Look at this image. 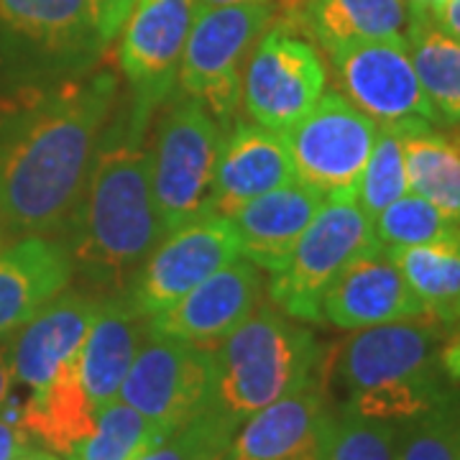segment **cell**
I'll list each match as a JSON object with an SVG mask.
<instances>
[{"mask_svg": "<svg viewBox=\"0 0 460 460\" xmlns=\"http://www.w3.org/2000/svg\"><path fill=\"white\" fill-rule=\"evenodd\" d=\"M118 98V77L93 66L0 102V228L11 238L69 233Z\"/></svg>", "mask_w": 460, "mask_h": 460, "instance_id": "6da1fadb", "label": "cell"}, {"mask_svg": "<svg viewBox=\"0 0 460 460\" xmlns=\"http://www.w3.org/2000/svg\"><path fill=\"white\" fill-rule=\"evenodd\" d=\"M151 115L131 93L118 98L69 226L72 263L102 287H123L162 241L151 195Z\"/></svg>", "mask_w": 460, "mask_h": 460, "instance_id": "7a4b0ae2", "label": "cell"}, {"mask_svg": "<svg viewBox=\"0 0 460 460\" xmlns=\"http://www.w3.org/2000/svg\"><path fill=\"white\" fill-rule=\"evenodd\" d=\"M445 335L447 325L432 314L356 330L332 366L345 410L404 425L447 402L456 392L443 366Z\"/></svg>", "mask_w": 460, "mask_h": 460, "instance_id": "3957f363", "label": "cell"}, {"mask_svg": "<svg viewBox=\"0 0 460 460\" xmlns=\"http://www.w3.org/2000/svg\"><path fill=\"white\" fill-rule=\"evenodd\" d=\"M325 371V353L313 330L259 302L238 328L213 345V407L233 428L253 411L292 394Z\"/></svg>", "mask_w": 460, "mask_h": 460, "instance_id": "277c9868", "label": "cell"}, {"mask_svg": "<svg viewBox=\"0 0 460 460\" xmlns=\"http://www.w3.org/2000/svg\"><path fill=\"white\" fill-rule=\"evenodd\" d=\"M105 47L90 0H0V66L26 83L83 75Z\"/></svg>", "mask_w": 460, "mask_h": 460, "instance_id": "5b68a950", "label": "cell"}, {"mask_svg": "<svg viewBox=\"0 0 460 460\" xmlns=\"http://www.w3.org/2000/svg\"><path fill=\"white\" fill-rule=\"evenodd\" d=\"M220 141L215 115L198 100L180 95L162 113L151 141V195L162 238L213 213Z\"/></svg>", "mask_w": 460, "mask_h": 460, "instance_id": "8992f818", "label": "cell"}, {"mask_svg": "<svg viewBox=\"0 0 460 460\" xmlns=\"http://www.w3.org/2000/svg\"><path fill=\"white\" fill-rule=\"evenodd\" d=\"M269 23L271 3L198 5L177 75L180 95L202 102L217 123H228L241 108L251 47Z\"/></svg>", "mask_w": 460, "mask_h": 460, "instance_id": "52a82bcc", "label": "cell"}, {"mask_svg": "<svg viewBox=\"0 0 460 460\" xmlns=\"http://www.w3.org/2000/svg\"><path fill=\"white\" fill-rule=\"evenodd\" d=\"M378 246L371 217L356 198L323 202L289 263L274 274L271 302L299 323H323V296L361 253Z\"/></svg>", "mask_w": 460, "mask_h": 460, "instance_id": "ba28073f", "label": "cell"}, {"mask_svg": "<svg viewBox=\"0 0 460 460\" xmlns=\"http://www.w3.org/2000/svg\"><path fill=\"white\" fill-rule=\"evenodd\" d=\"M378 126L341 93H323L307 113L284 131L295 181L325 199L356 198Z\"/></svg>", "mask_w": 460, "mask_h": 460, "instance_id": "9c48e42d", "label": "cell"}, {"mask_svg": "<svg viewBox=\"0 0 460 460\" xmlns=\"http://www.w3.org/2000/svg\"><path fill=\"white\" fill-rule=\"evenodd\" d=\"M118 399L166 432L213 407V348L148 332Z\"/></svg>", "mask_w": 460, "mask_h": 460, "instance_id": "30bf717a", "label": "cell"}, {"mask_svg": "<svg viewBox=\"0 0 460 460\" xmlns=\"http://www.w3.org/2000/svg\"><path fill=\"white\" fill-rule=\"evenodd\" d=\"M241 256V243L226 215H202L166 233L148 251L128 287V305L141 317L164 313L199 281Z\"/></svg>", "mask_w": 460, "mask_h": 460, "instance_id": "8fae6325", "label": "cell"}, {"mask_svg": "<svg viewBox=\"0 0 460 460\" xmlns=\"http://www.w3.org/2000/svg\"><path fill=\"white\" fill-rule=\"evenodd\" d=\"M325 83L313 44L287 29H266L246 62L241 105L253 123L284 133L320 100Z\"/></svg>", "mask_w": 460, "mask_h": 460, "instance_id": "7c38bea8", "label": "cell"}, {"mask_svg": "<svg viewBox=\"0 0 460 460\" xmlns=\"http://www.w3.org/2000/svg\"><path fill=\"white\" fill-rule=\"evenodd\" d=\"M328 54L343 90L341 95L376 126H396L407 120L438 123V115L414 72L404 36L345 44Z\"/></svg>", "mask_w": 460, "mask_h": 460, "instance_id": "4fadbf2b", "label": "cell"}, {"mask_svg": "<svg viewBox=\"0 0 460 460\" xmlns=\"http://www.w3.org/2000/svg\"><path fill=\"white\" fill-rule=\"evenodd\" d=\"M199 0H136L120 29L118 66L133 100L156 113L172 95Z\"/></svg>", "mask_w": 460, "mask_h": 460, "instance_id": "5bb4252c", "label": "cell"}, {"mask_svg": "<svg viewBox=\"0 0 460 460\" xmlns=\"http://www.w3.org/2000/svg\"><path fill=\"white\" fill-rule=\"evenodd\" d=\"M261 271L243 256L226 263L164 313L148 317V332L213 348L261 302Z\"/></svg>", "mask_w": 460, "mask_h": 460, "instance_id": "9a60e30c", "label": "cell"}, {"mask_svg": "<svg viewBox=\"0 0 460 460\" xmlns=\"http://www.w3.org/2000/svg\"><path fill=\"white\" fill-rule=\"evenodd\" d=\"M320 310L325 323L341 330L374 328L428 314L381 243L361 253L330 284Z\"/></svg>", "mask_w": 460, "mask_h": 460, "instance_id": "2e32d148", "label": "cell"}, {"mask_svg": "<svg viewBox=\"0 0 460 460\" xmlns=\"http://www.w3.org/2000/svg\"><path fill=\"white\" fill-rule=\"evenodd\" d=\"M102 299L83 292H59L5 338L13 381L39 392L75 358L98 317Z\"/></svg>", "mask_w": 460, "mask_h": 460, "instance_id": "e0dca14e", "label": "cell"}, {"mask_svg": "<svg viewBox=\"0 0 460 460\" xmlns=\"http://www.w3.org/2000/svg\"><path fill=\"white\" fill-rule=\"evenodd\" d=\"M295 181L284 133L253 120H238L220 141L215 162L213 213L230 217L251 199Z\"/></svg>", "mask_w": 460, "mask_h": 460, "instance_id": "ac0fdd59", "label": "cell"}, {"mask_svg": "<svg viewBox=\"0 0 460 460\" xmlns=\"http://www.w3.org/2000/svg\"><path fill=\"white\" fill-rule=\"evenodd\" d=\"M325 381L323 371L292 394L253 411L235 429L223 460H289L320 443L330 420Z\"/></svg>", "mask_w": 460, "mask_h": 460, "instance_id": "d6986e66", "label": "cell"}, {"mask_svg": "<svg viewBox=\"0 0 460 460\" xmlns=\"http://www.w3.org/2000/svg\"><path fill=\"white\" fill-rule=\"evenodd\" d=\"M72 274V256L54 238H13L0 248V341L65 292Z\"/></svg>", "mask_w": 460, "mask_h": 460, "instance_id": "ffe728a7", "label": "cell"}, {"mask_svg": "<svg viewBox=\"0 0 460 460\" xmlns=\"http://www.w3.org/2000/svg\"><path fill=\"white\" fill-rule=\"evenodd\" d=\"M323 202V195L299 181L251 199L238 213L230 215L241 243V256L263 271H281Z\"/></svg>", "mask_w": 460, "mask_h": 460, "instance_id": "44dd1931", "label": "cell"}, {"mask_svg": "<svg viewBox=\"0 0 460 460\" xmlns=\"http://www.w3.org/2000/svg\"><path fill=\"white\" fill-rule=\"evenodd\" d=\"M148 335V317L133 310L126 296L102 299L98 317L75 353L72 366L95 411L118 399L120 384Z\"/></svg>", "mask_w": 460, "mask_h": 460, "instance_id": "7402d4cb", "label": "cell"}, {"mask_svg": "<svg viewBox=\"0 0 460 460\" xmlns=\"http://www.w3.org/2000/svg\"><path fill=\"white\" fill-rule=\"evenodd\" d=\"M404 144L410 192L432 202L460 228V126L438 131L432 120L396 123Z\"/></svg>", "mask_w": 460, "mask_h": 460, "instance_id": "603a6c76", "label": "cell"}, {"mask_svg": "<svg viewBox=\"0 0 460 460\" xmlns=\"http://www.w3.org/2000/svg\"><path fill=\"white\" fill-rule=\"evenodd\" d=\"M95 422L98 411L84 396L72 361H66L44 389L31 392L18 417V425L33 440H41L62 458L75 453V447L95 429Z\"/></svg>", "mask_w": 460, "mask_h": 460, "instance_id": "cb8c5ba5", "label": "cell"}, {"mask_svg": "<svg viewBox=\"0 0 460 460\" xmlns=\"http://www.w3.org/2000/svg\"><path fill=\"white\" fill-rule=\"evenodd\" d=\"M404 39L438 123L460 126V41L417 8H410Z\"/></svg>", "mask_w": 460, "mask_h": 460, "instance_id": "d4e9b609", "label": "cell"}, {"mask_svg": "<svg viewBox=\"0 0 460 460\" xmlns=\"http://www.w3.org/2000/svg\"><path fill=\"white\" fill-rule=\"evenodd\" d=\"M422 302L425 313L450 325L460 323V230L411 248H386Z\"/></svg>", "mask_w": 460, "mask_h": 460, "instance_id": "484cf974", "label": "cell"}, {"mask_svg": "<svg viewBox=\"0 0 460 460\" xmlns=\"http://www.w3.org/2000/svg\"><path fill=\"white\" fill-rule=\"evenodd\" d=\"M407 18V0H307V26L325 51L399 39L404 36Z\"/></svg>", "mask_w": 460, "mask_h": 460, "instance_id": "4316f807", "label": "cell"}, {"mask_svg": "<svg viewBox=\"0 0 460 460\" xmlns=\"http://www.w3.org/2000/svg\"><path fill=\"white\" fill-rule=\"evenodd\" d=\"M166 429L141 411L115 399L98 414L95 429L75 447L66 460H136L148 447L164 440Z\"/></svg>", "mask_w": 460, "mask_h": 460, "instance_id": "83f0119b", "label": "cell"}, {"mask_svg": "<svg viewBox=\"0 0 460 460\" xmlns=\"http://www.w3.org/2000/svg\"><path fill=\"white\" fill-rule=\"evenodd\" d=\"M402 425L363 417L358 411H330L320 435V460H396Z\"/></svg>", "mask_w": 460, "mask_h": 460, "instance_id": "f1b7e54d", "label": "cell"}, {"mask_svg": "<svg viewBox=\"0 0 460 460\" xmlns=\"http://www.w3.org/2000/svg\"><path fill=\"white\" fill-rule=\"evenodd\" d=\"M407 192H410V180H407L402 136L396 126H378L376 144L371 148V156L363 169L356 199L363 213L374 220L386 205H392Z\"/></svg>", "mask_w": 460, "mask_h": 460, "instance_id": "f546056e", "label": "cell"}, {"mask_svg": "<svg viewBox=\"0 0 460 460\" xmlns=\"http://www.w3.org/2000/svg\"><path fill=\"white\" fill-rule=\"evenodd\" d=\"M371 223L376 241L384 248L422 246L460 230L432 202L414 192H407L386 205Z\"/></svg>", "mask_w": 460, "mask_h": 460, "instance_id": "4dcf8cb0", "label": "cell"}, {"mask_svg": "<svg viewBox=\"0 0 460 460\" xmlns=\"http://www.w3.org/2000/svg\"><path fill=\"white\" fill-rule=\"evenodd\" d=\"M396 460H460L458 394L402 425Z\"/></svg>", "mask_w": 460, "mask_h": 460, "instance_id": "1f68e13d", "label": "cell"}, {"mask_svg": "<svg viewBox=\"0 0 460 460\" xmlns=\"http://www.w3.org/2000/svg\"><path fill=\"white\" fill-rule=\"evenodd\" d=\"M235 429L238 428H233L217 411L208 410L192 422L169 432L162 443L148 447L136 460H223Z\"/></svg>", "mask_w": 460, "mask_h": 460, "instance_id": "d6a6232c", "label": "cell"}, {"mask_svg": "<svg viewBox=\"0 0 460 460\" xmlns=\"http://www.w3.org/2000/svg\"><path fill=\"white\" fill-rule=\"evenodd\" d=\"M136 0H90L93 16L98 23V31L105 44H111L115 36L120 33L126 18L131 13Z\"/></svg>", "mask_w": 460, "mask_h": 460, "instance_id": "836d02e7", "label": "cell"}, {"mask_svg": "<svg viewBox=\"0 0 460 460\" xmlns=\"http://www.w3.org/2000/svg\"><path fill=\"white\" fill-rule=\"evenodd\" d=\"M29 445H33V438L18 425V420L0 417V460H16Z\"/></svg>", "mask_w": 460, "mask_h": 460, "instance_id": "e575fe53", "label": "cell"}, {"mask_svg": "<svg viewBox=\"0 0 460 460\" xmlns=\"http://www.w3.org/2000/svg\"><path fill=\"white\" fill-rule=\"evenodd\" d=\"M429 16L445 33H450L453 39L460 41V0H445L443 5L438 11H432Z\"/></svg>", "mask_w": 460, "mask_h": 460, "instance_id": "d590c367", "label": "cell"}, {"mask_svg": "<svg viewBox=\"0 0 460 460\" xmlns=\"http://www.w3.org/2000/svg\"><path fill=\"white\" fill-rule=\"evenodd\" d=\"M13 371H11V361H8V345L5 341H0V411L8 407L11 394H13Z\"/></svg>", "mask_w": 460, "mask_h": 460, "instance_id": "8d00e7d4", "label": "cell"}, {"mask_svg": "<svg viewBox=\"0 0 460 460\" xmlns=\"http://www.w3.org/2000/svg\"><path fill=\"white\" fill-rule=\"evenodd\" d=\"M445 0H407V8H417V11H438L440 5H443Z\"/></svg>", "mask_w": 460, "mask_h": 460, "instance_id": "74e56055", "label": "cell"}, {"mask_svg": "<svg viewBox=\"0 0 460 460\" xmlns=\"http://www.w3.org/2000/svg\"><path fill=\"white\" fill-rule=\"evenodd\" d=\"M248 3H271V0H199V5H248Z\"/></svg>", "mask_w": 460, "mask_h": 460, "instance_id": "f35d334b", "label": "cell"}, {"mask_svg": "<svg viewBox=\"0 0 460 460\" xmlns=\"http://www.w3.org/2000/svg\"><path fill=\"white\" fill-rule=\"evenodd\" d=\"M317 445L307 447V450H302V453H296V456H292L289 460H320V447H317Z\"/></svg>", "mask_w": 460, "mask_h": 460, "instance_id": "ab89813d", "label": "cell"}]
</instances>
